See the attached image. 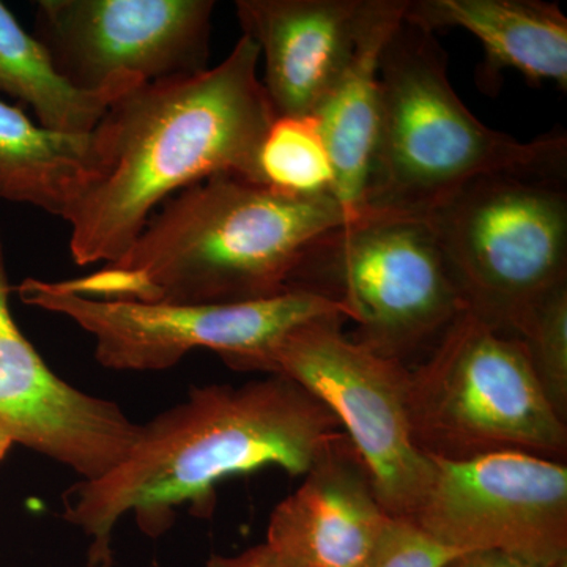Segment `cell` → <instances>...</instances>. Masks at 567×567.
I'll return each mask as SVG.
<instances>
[{"label":"cell","instance_id":"obj_1","mask_svg":"<svg viewBox=\"0 0 567 567\" xmlns=\"http://www.w3.org/2000/svg\"><path fill=\"white\" fill-rule=\"evenodd\" d=\"M259 62L244 33L215 69L137 85L110 104L92 132L95 181L63 218L74 264L121 259L153 213L197 183H262L257 158L276 115Z\"/></svg>","mask_w":567,"mask_h":567},{"label":"cell","instance_id":"obj_2","mask_svg":"<svg viewBox=\"0 0 567 567\" xmlns=\"http://www.w3.org/2000/svg\"><path fill=\"white\" fill-rule=\"evenodd\" d=\"M344 435L333 413L286 377L194 386L182 404L141 424L121 464L63 494V518L91 539L89 566L111 567L112 533L126 514L159 537L178 506L208 516L227 477L264 466L305 476Z\"/></svg>","mask_w":567,"mask_h":567},{"label":"cell","instance_id":"obj_3","mask_svg":"<svg viewBox=\"0 0 567 567\" xmlns=\"http://www.w3.org/2000/svg\"><path fill=\"white\" fill-rule=\"evenodd\" d=\"M346 224L333 194L295 196L218 175L166 200L121 259L58 286L93 300L137 303L270 300L290 292L309 248Z\"/></svg>","mask_w":567,"mask_h":567},{"label":"cell","instance_id":"obj_4","mask_svg":"<svg viewBox=\"0 0 567 567\" xmlns=\"http://www.w3.org/2000/svg\"><path fill=\"white\" fill-rule=\"evenodd\" d=\"M379 82L368 215L425 216L484 175L567 164L565 134L522 142L473 115L435 33L402 20L383 48Z\"/></svg>","mask_w":567,"mask_h":567},{"label":"cell","instance_id":"obj_5","mask_svg":"<svg viewBox=\"0 0 567 567\" xmlns=\"http://www.w3.org/2000/svg\"><path fill=\"white\" fill-rule=\"evenodd\" d=\"M567 164L475 178L423 216L466 311L516 334L567 284Z\"/></svg>","mask_w":567,"mask_h":567},{"label":"cell","instance_id":"obj_6","mask_svg":"<svg viewBox=\"0 0 567 567\" xmlns=\"http://www.w3.org/2000/svg\"><path fill=\"white\" fill-rule=\"evenodd\" d=\"M410 429L436 461L527 453L566 462L567 424L547 401L524 342L465 311L410 369Z\"/></svg>","mask_w":567,"mask_h":567},{"label":"cell","instance_id":"obj_7","mask_svg":"<svg viewBox=\"0 0 567 567\" xmlns=\"http://www.w3.org/2000/svg\"><path fill=\"white\" fill-rule=\"evenodd\" d=\"M292 290L344 306L354 342L405 365L466 311L423 216L372 213L324 234L295 271Z\"/></svg>","mask_w":567,"mask_h":567},{"label":"cell","instance_id":"obj_8","mask_svg":"<svg viewBox=\"0 0 567 567\" xmlns=\"http://www.w3.org/2000/svg\"><path fill=\"white\" fill-rule=\"evenodd\" d=\"M342 322L327 317L300 324L245 371L286 377L319 399L363 458L388 514L410 520L434 477V461L410 429V368L354 342Z\"/></svg>","mask_w":567,"mask_h":567},{"label":"cell","instance_id":"obj_9","mask_svg":"<svg viewBox=\"0 0 567 567\" xmlns=\"http://www.w3.org/2000/svg\"><path fill=\"white\" fill-rule=\"evenodd\" d=\"M24 303L69 317L95 339V358L114 371H164L196 349L213 350L237 371L312 320L341 317L344 306L292 290L238 305H169L106 301L65 292L58 282L25 279Z\"/></svg>","mask_w":567,"mask_h":567},{"label":"cell","instance_id":"obj_10","mask_svg":"<svg viewBox=\"0 0 567 567\" xmlns=\"http://www.w3.org/2000/svg\"><path fill=\"white\" fill-rule=\"evenodd\" d=\"M213 0H40L35 39L74 87L121 96L208 70Z\"/></svg>","mask_w":567,"mask_h":567},{"label":"cell","instance_id":"obj_11","mask_svg":"<svg viewBox=\"0 0 567 567\" xmlns=\"http://www.w3.org/2000/svg\"><path fill=\"white\" fill-rule=\"evenodd\" d=\"M434 461L410 518L450 550H502L539 567L567 559V465L527 453Z\"/></svg>","mask_w":567,"mask_h":567},{"label":"cell","instance_id":"obj_12","mask_svg":"<svg viewBox=\"0 0 567 567\" xmlns=\"http://www.w3.org/2000/svg\"><path fill=\"white\" fill-rule=\"evenodd\" d=\"M0 233V427L14 443L96 480L130 453L141 424L55 374L14 322Z\"/></svg>","mask_w":567,"mask_h":567},{"label":"cell","instance_id":"obj_13","mask_svg":"<svg viewBox=\"0 0 567 567\" xmlns=\"http://www.w3.org/2000/svg\"><path fill=\"white\" fill-rule=\"evenodd\" d=\"M374 0H237L276 117L312 115L357 50Z\"/></svg>","mask_w":567,"mask_h":567},{"label":"cell","instance_id":"obj_14","mask_svg":"<svg viewBox=\"0 0 567 567\" xmlns=\"http://www.w3.org/2000/svg\"><path fill=\"white\" fill-rule=\"evenodd\" d=\"M394 517L349 436L328 447L268 520L265 546L290 567H360Z\"/></svg>","mask_w":567,"mask_h":567},{"label":"cell","instance_id":"obj_15","mask_svg":"<svg viewBox=\"0 0 567 567\" xmlns=\"http://www.w3.org/2000/svg\"><path fill=\"white\" fill-rule=\"evenodd\" d=\"M405 3L374 0L352 59L312 114L333 166V196L349 224L369 216L365 192L379 125L380 58L401 24Z\"/></svg>","mask_w":567,"mask_h":567},{"label":"cell","instance_id":"obj_16","mask_svg":"<svg viewBox=\"0 0 567 567\" xmlns=\"http://www.w3.org/2000/svg\"><path fill=\"white\" fill-rule=\"evenodd\" d=\"M409 24L435 33L461 28L486 52V73L511 69L533 84L567 89V18L543 0H416L406 2Z\"/></svg>","mask_w":567,"mask_h":567},{"label":"cell","instance_id":"obj_17","mask_svg":"<svg viewBox=\"0 0 567 567\" xmlns=\"http://www.w3.org/2000/svg\"><path fill=\"white\" fill-rule=\"evenodd\" d=\"M91 134L44 130L0 102V197L65 218L96 177Z\"/></svg>","mask_w":567,"mask_h":567},{"label":"cell","instance_id":"obj_18","mask_svg":"<svg viewBox=\"0 0 567 567\" xmlns=\"http://www.w3.org/2000/svg\"><path fill=\"white\" fill-rule=\"evenodd\" d=\"M0 92L32 110L44 130L63 134H91L110 104L118 99L112 93L84 92L71 85L55 70L47 48L21 28L2 2Z\"/></svg>","mask_w":567,"mask_h":567},{"label":"cell","instance_id":"obj_19","mask_svg":"<svg viewBox=\"0 0 567 567\" xmlns=\"http://www.w3.org/2000/svg\"><path fill=\"white\" fill-rule=\"evenodd\" d=\"M264 185L295 196L333 194L334 174L312 115L276 117L257 158Z\"/></svg>","mask_w":567,"mask_h":567},{"label":"cell","instance_id":"obj_20","mask_svg":"<svg viewBox=\"0 0 567 567\" xmlns=\"http://www.w3.org/2000/svg\"><path fill=\"white\" fill-rule=\"evenodd\" d=\"M516 336L547 401L567 424V284L536 305Z\"/></svg>","mask_w":567,"mask_h":567},{"label":"cell","instance_id":"obj_21","mask_svg":"<svg viewBox=\"0 0 567 567\" xmlns=\"http://www.w3.org/2000/svg\"><path fill=\"white\" fill-rule=\"evenodd\" d=\"M457 551L440 546L405 518H393L379 546L360 567H442Z\"/></svg>","mask_w":567,"mask_h":567},{"label":"cell","instance_id":"obj_22","mask_svg":"<svg viewBox=\"0 0 567 567\" xmlns=\"http://www.w3.org/2000/svg\"><path fill=\"white\" fill-rule=\"evenodd\" d=\"M442 567H539L516 555L502 550H468L461 551L447 559ZM554 567H567L566 561L558 563Z\"/></svg>","mask_w":567,"mask_h":567},{"label":"cell","instance_id":"obj_23","mask_svg":"<svg viewBox=\"0 0 567 567\" xmlns=\"http://www.w3.org/2000/svg\"><path fill=\"white\" fill-rule=\"evenodd\" d=\"M207 567H290L265 544L246 548L237 555H213Z\"/></svg>","mask_w":567,"mask_h":567},{"label":"cell","instance_id":"obj_24","mask_svg":"<svg viewBox=\"0 0 567 567\" xmlns=\"http://www.w3.org/2000/svg\"><path fill=\"white\" fill-rule=\"evenodd\" d=\"M14 445L13 439L2 427H0V462L6 458L7 454L11 450V446Z\"/></svg>","mask_w":567,"mask_h":567}]
</instances>
